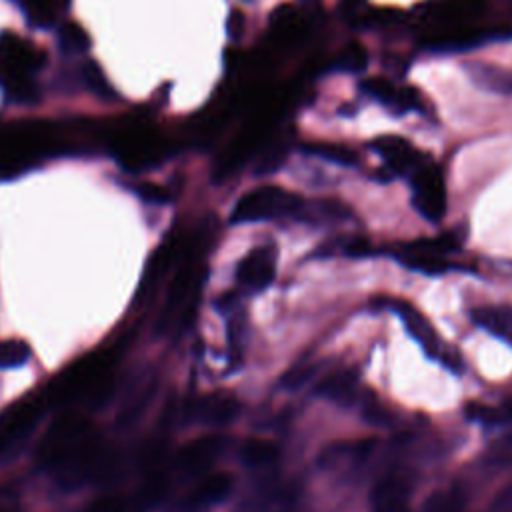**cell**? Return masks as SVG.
Masks as SVG:
<instances>
[{"label": "cell", "instance_id": "obj_1", "mask_svg": "<svg viewBox=\"0 0 512 512\" xmlns=\"http://www.w3.org/2000/svg\"><path fill=\"white\" fill-rule=\"evenodd\" d=\"M118 368V354L114 348L98 350L72 364L52 386L48 398L64 404H90L106 402L114 390Z\"/></svg>", "mask_w": 512, "mask_h": 512}, {"label": "cell", "instance_id": "obj_2", "mask_svg": "<svg viewBox=\"0 0 512 512\" xmlns=\"http://www.w3.org/2000/svg\"><path fill=\"white\" fill-rule=\"evenodd\" d=\"M306 200L280 186H260L246 192L234 206L230 220L234 224L262 222L278 218H300L304 220Z\"/></svg>", "mask_w": 512, "mask_h": 512}, {"label": "cell", "instance_id": "obj_3", "mask_svg": "<svg viewBox=\"0 0 512 512\" xmlns=\"http://www.w3.org/2000/svg\"><path fill=\"white\" fill-rule=\"evenodd\" d=\"M42 56L34 46L18 36L4 34L0 38V82L18 100L32 96L34 70L40 68Z\"/></svg>", "mask_w": 512, "mask_h": 512}, {"label": "cell", "instance_id": "obj_4", "mask_svg": "<svg viewBox=\"0 0 512 512\" xmlns=\"http://www.w3.org/2000/svg\"><path fill=\"white\" fill-rule=\"evenodd\" d=\"M202 284V266L196 258V248L188 250L178 264V270L170 282L168 296L162 308V326H170L174 320H186L194 310V302Z\"/></svg>", "mask_w": 512, "mask_h": 512}, {"label": "cell", "instance_id": "obj_5", "mask_svg": "<svg viewBox=\"0 0 512 512\" xmlns=\"http://www.w3.org/2000/svg\"><path fill=\"white\" fill-rule=\"evenodd\" d=\"M410 186L412 204L418 214L428 222H440L446 214V184L442 170L426 160L410 174Z\"/></svg>", "mask_w": 512, "mask_h": 512}, {"label": "cell", "instance_id": "obj_6", "mask_svg": "<svg viewBox=\"0 0 512 512\" xmlns=\"http://www.w3.org/2000/svg\"><path fill=\"white\" fill-rule=\"evenodd\" d=\"M42 398H24L0 416V454L20 444L42 416Z\"/></svg>", "mask_w": 512, "mask_h": 512}, {"label": "cell", "instance_id": "obj_7", "mask_svg": "<svg viewBox=\"0 0 512 512\" xmlns=\"http://www.w3.org/2000/svg\"><path fill=\"white\" fill-rule=\"evenodd\" d=\"M486 8V0H430L422 6V18L434 24V30L472 24Z\"/></svg>", "mask_w": 512, "mask_h": 512}, {"label": "cell", "instance_id": "obj_8", "mask_svg": "<svg viewBox=\"0 0 512 512\" xmlns=\"http://www.w3.org/2000/svg\"><path fill=\"white\" fill-rule=\"evenodd\" d=\"M504 36L502 30L494 28H482V26H454V28H440L428 34L422 40V46L436 52H454V50H468L474 48L486 40H494Z\"/></svg>", "mask_w": 512, "mask_h": 512}, {"label": "cell", "instance_id": "obj_9", "mask_svg": "<svg viewBox=\"0 0 512 512\" xmlns=\"http://www.w3.org/2000/svg\"><path fill=\"white\" fill-rule=\"evenodd\" d=\"M276 274V248L262 244L252 248L236 268V280L240 286L252 292H260L270 286Z\"/></svg>", "mask_w": 512, "mask_h": 512}, {"label": "cell", "instance_id": "obj_10", "mask_svg": "<svg viewBox=\"0 0 512 512\" xmlns=\"http://www.w3.org/2000/svg\"><path fill=\"white\" fill-rule=\"evenodd\" d=\"M226 440L222 436H202L186 446H182L176 454V470L184 476H194L206 472L224 452Z\"/></svg>", "mask_w": 512, "mask_h": 512}, {"label": "cell", "instance_id": "obj_11", "mask_svg": "<svg viewBox=\"0 0 512 512\" xmlns=\"http://www.w3.org/2000/svg\"><path fill=\"white\" fill-rule=\"evenodd\" d=\"M372 148L380 154L392 174H412L426 162L424 154L412 142L400 136H378L372 140Z\"/></svg>", "mask_w": 512, "mask_h": 512}, {"label": "cell", "instance_id": "obj_12", "mask_svg": "<svg viewBox=\"0 0 512 512\" xmlns=\"http://www.w3.org/2000/svg\"><path fill=\"white\" fill-rule=\"evenodd\" d=\"M386 306H390L404 322L406 330L410 332V336L424 348V352L430 358H440L446 362V354L442 352V344L438 334L434 332L432 324L428 322L426 316H422L412 304L404 302V300H386Z\"/></svg>", "mask_w": 512, "mask_h": 512}, {"label": "cell", "instance_id": "obj_13", "mask_svg": "<svg viewBox=\"0 0 512 512\" xmlns=\"http://www.w3.org/2000/svg\"><path fill=\"white\" fill-rule=\"evenodd\" d=\"M240 412V404L234 396L228 394H208L194 398L186 406V416L194 422L208 426H226Z\"/></svg>", "mask_w": 512, "mask_h": 512}, {"label": "cell", "instance_id": "obj_14", "mask_svg": "<svg viewBox=\"0 0 512 512\" xmlns=\"http://www.w3.org/2000/svg\"><path fill=\"white\" fill-rule=\"evenodd\" d=\"M232 488H234V478L230 474H226V472H210L186 496L184 508L186 510H200V508L218 504L224 498H228Z\"/></svg>", "mask_w": 512, "mask_h": 512}, {"label": "cell", "instance_id": "obj_15", "mask_svg": "<svg viewBox=\"0 0 512 512\" xmlns=\"http://www.w3.org/2000/svg\"><path fill=\"white\" fill-rule=\"evenodd\" d=\"M372 512H410L408 484L396 476L380 480L370 494Z\"/></svg>", "mask_w": 512, "mask_h": 512}, {"label": "cell", "instance_id": "obj_16", "mask_svg": "<svg viewBox=\"0 0 512 512\" xmlns=\"http://www.w3.org/2000/svg\"><path fill=\"white\" fill-rule=\"evenodd\" d=\"M470 320L490 332L492 336L512 344V306L496 304V306H480L470 312Z\"/></svg>", "mask_w": 512, "mask_h": 512}, {"label": "cell", "instance_id": "obj_17", "mask_svg": "<svg viewBox=\"0 0 512 512\" xmlns=\"http://www.w3.org/2000/svg\"><path fill=\"white\" fill-rule=\"evenodd\" d=\"M270 32H272L276 44L284 46V44L298 42L306 34V26H304V20L298 14V10H294L292 6H280L272 12Z\"/></svg>", "mask_w": 512, "mask_h": 512}, {"label": "cell", "instance_id": "obj_18", "mask_svg": "<svg viewBox=\"0 0 512 512\" xmlns=\"http://www.w3.org/2000/svg\"><path fill=\"white\" fill-rule=\"evenodd\" d=\"M318 392L338 404H354L358 402L360 394H358V382L356 376H352L346 370H338L328 374L326 378H322V382L318 384Z\"/></svg>", "mask_w": 512, "mask_h": 512}, {"label": "cell", "instance_id": "obj_19", "mask_svg": "<svg viewBox=\"0 0 512 512\" xmlns=\"http://www.w3.org/2000/svg\"><path fill=\"white\" fill-rule=\"evenodd\" d=\"M468 72H470L472 80L486 90L500 92V94L512 92V70H504V68H498L492 64L474 62L472 66H468Z\"/></svg>", "mask_w": 512, "mask_h": 512}, {"label": "cell", "instance_id": "obj_20", "mask_svg": "<svg viewBox=\"0 0 512 512\" xmlns=\"http://www.w3.org/2000/svg\"><path fill=\"white\" fill-rule=\"evenodd\" d=\"M278 456V446L262 438H252L240 448V460L250 468H268L278 460Z\"/></svg>", "mask_w": 512, "mask_h": 512}, {"label": "cell", "instance_id": "obj_21", "mask_svg": "<svg viewBox=\"0 0 512 512\" xmlns=\"http://www.w3.org/2000/svg\"><path fill=\"white\" fill-rule=\"evenodd\" d=\"M306 154L318 156L322 160L340 164V166H356L358 164V154L354 148L346 144H336V142H318V144H306L304 146Z\"/></svg>", "mask_w": 512, "mask_h": 512}, {"label": "cell", "instance_id": "obj_22", "mask_svg": "<svg viewBox=\"0 0 512 512\" xmlns=\"http://www.w3.org/2000/svg\"><path fill=\"white\" fill-rule=\"evenodd\" d=\"M362 90H364L368 96H372L374 100H378L382 106H386L388 110L396 112L400 88L394 86L390 80H386V78H368V80L362 84Z\"/></svg>", "mask_w": 512, "mask_h": 512}, {"label": "cell", "instance_id": "obj_23", "mask_svg": "<svg viewBox=\"0 0 512 512\" xmlns=\"http://www.w3.org/2000/svg\"><path fill=\"white\" fill-rule=\"evenodd\" d=\"M288 148H290V138H278V140L266 144L262 150V156L258 160L256 174H270V172L278 170L286 158Z\"/></svg>", "mask_w": 512, "mask_h": 512}, {"label": "cell", "instance_id": "obj_24", "mask_svg": "<svg viewBox=\"0 0 512 512\" xmlns=\"http://www.w3.org/2000/svg\"><path fill=\"white\" fill-rule=\"evenodd\" d=\"M30 358V348L20 340H2L0 342V366L14 368L22 366Z\"/></svg>", "mask_w": 512, "mask_h": 512}, {"label": "cell", "instance_id": "obj_25", "mask_svg": "<svg viewBox=\"0 0 512 512\" xmlns=\"http://www.w3.org/2000/svg\"><path fill=\"white\" fill-rule=\"evenodd\" d=\"M464 506L462 494L460 490L452 488V490H444V492H436L428 504H426V512H460Z\"/></svg>", "mask_w": 512, "mask_h": 512}, {"label": "cell", "instance_id": "obj_26", "mask_svg": "<svg viewBox=\"0 0 512 512\" xmlns=\"http://www.w3.org/2000/svg\"><path fill=\"white\" fill-rule=\"evenodd\" d=\"M36 24H48L54 18V0H16Z\"/></svg>", "mask_w": 512, "mask_h": 512}, {"label": "cell", "instance_id": "obj_27", "mask_svg": "<svg viewBox=\"0 0 512 512\" xmlns=\"http://www.w3.org/2000/svg\"><path fill=\"white\" fill-rule=\"evenodd\" d=\"M368 64V54H366V48L358 42H350L344 50H342V56H340V66L348 72H360L364 70Z\"/></svg>", "mask_w": 512, "mask_h": 512}, {"label": "cell", "instance_id": "obj_28", "mask_svg": "<svg viewBox=\"0 0 512 512\" xmlns=\"http://www.w3.org/2000/svg\"><path fill=\"white\" fill-rule=\"evenodd\" d=\"M84 512H130V504L122 496H104L90 504Z\"/></svg>", "mask_w": 512, "mask_h": 512}, {"label": "cell", "instance_id": "obj_29", "mask_svg": "<svg viewBox=\"0 0 512 512\" xmlns=\"http://www.w3.org/2000/svg\"><path fill=\"white\" fill-rule=\"evenodd\" d=\"M244 28H246V20H244V14L240 10H234L228 18V36L232 40H238L242 38L244 34Z\"/></svg>", "mask_w": 512, "mask_h": 512}, {"label": "cell", "instance_id": "obj_30", "mask_svg": "<svg viewBox=\"0 0 512 512\" xmlns=\"http://www.w3.org/2000/svg\"><path fill=\"white\" fill-rule=\"evenodd\" d=\"M508 414L512 416V402H510V406H508Z\"/></svg>", "mask_w": 512, "mask_h": 512}, {"label": "cell", "instance_id": "obj_31", "mask_svg": "<svg viewBox=\"0 0 512 512\" xmlns=\"http://www.w3.org/2000/svg\"><path fill=\"white\" fill-rule=\"evenodd\" d=\"M0 512H2V510H0Z\"/></svg>", "mask_w": 512, "mask_h": 512}]
</instances>
